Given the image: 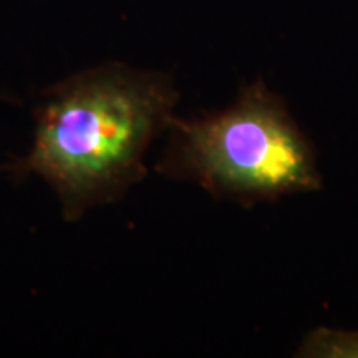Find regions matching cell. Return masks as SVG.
Here are the masks:
<instances>
[{
    "instance_id": "6da1fadb",
    "label": "cell",
    "mask_w": 358,
    "mask_h": 358,
    "mask_svg": "<svg viewBox=\"0 0 358 358\" xmlns=\"http://www.w3.org/2000/svg\"><path fill=\"white\" fill-rule=\"evenodd\" d=\"M178 92L159 71L108 64L53 85L37 110L34 143L13 171L57 192L66 221L122 199L146 176L145 155L173 122Z\"/></svg>"
},
{
    "instance_id": "7a4b0ae2",
    "label": "cell",
    "mask_w": 358,
    "mask_h": 358,
    "mask_svg": "<svg viewBox=\"0 0 358 358\" xmlns=\"http://www.w3.org/2000/svg\"><path fill=\"white\" fill-rule=\"evenodd\" d=\"M166 133L156 169L196 182L214 198L250 208L324 186L310 138L262 80L245 85L221 111L174 116Z\"/></svg>"
},
{
    "instance_id": "3957f363",
    "label": "cell",
    "mask_w": 358,
    "mask_h": 358,
    "mask_svg": "<svg viewBox=\"0 0 358 358\" xmlns=\"http://www.w3.org/2000/svg\"><path fill=\"white\" fill-rule=\"evenodd\" d=\"M299 357H358V332L319 327L303 338Z\"/></svg>"
}]
</instances>
